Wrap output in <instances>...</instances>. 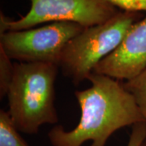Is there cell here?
<instances>
[{
	"label": "cell",
	"mask_w": 146,
	"mask_h": 146,
	"mask_svg": "<svg viewBox=\"0 0 146 146\" xmlns=\"http://www.w3.org/2000/svg\"><path fill=\"white\" fill-rule=\"evenodd\" d=\"M87 80L91 87L75 92L81 112L78 124L71 131L61 125L52 127L48 132L52 146H81L88 141H92L90 146H106L116 131L144 123L136 100L123 82L94 72Z\"/></svg>",
	"instance_id": "1"
},
{
	"label": "cell",
	"mask_w": 146,
	"mask_h": 146,
	"mask_svg": "<svg viewBox=\"0 0 146 146\" xmlns=\"http://www.w3.org/2000/svg\"><path fill=\"white\" fill-rule=\"evenodd\" d=\"M14 66L7 97V112L16 128L25 134H36L42 125L58 123L54 102L59 67L45 63H16Z\"/></svg>",
	"instance_id": "2"
},
{
	"label": "cell",
	"mask_w": 146,
	"mask_h": 146,
	"mask_svg": "<svg viewBox=\"0 0 146 146\" xmlns=\"http://www.w3.org/2000/svg\"><path fill=\"white\" fill-rule=\"evenodd\" d=\"M141 17V12L120 11L109 21L85 28L63 49L59 63L63 75L75 85L88 79L95 67L119 47Z\"/></svg>",
	"instance_id": "3"
},
{
	"label": "cell",
	"mask_w": 146,
	"mask_h": 146,
	"mask_svg": "<svg viewBox=\"0 0 146 146\" xmlns=\"http://www.w3.org/2000/svg\"><path fill=\"white\" fill-rule=\"evenodd\" d=\"M31 7L18 20H10L2 12L0 34L7 31L33 29L46 22H74L84 28L109 21L120 11L105 0H30Z\"/></svg>",
	"instance_id": "4"
},
{
	"label": "cell",
	"mask_w": 146,
	"mask_h": 146,
	"mask_svg": "<svg viewBox=\"0 0 146 146\" xmlns=\"http://www.w3.org/2000/svg\"><path fill=\"white\" fill-rule=\"evenodd\" d=\"M85 28L74 22H53L45 26L0 34V47L18 63H59L64 47Z\"/></svg>",
	"instance_id": "5"
},
{
	"label": "cell",
	"mask_w": 146,
	"mask_h": 146,
	"mask_svg": "<svg viewBox=\"0 0 146 146\" xmlns=\"http://www.w3.org/2000/svg\"><path fill=\"white\" fill-rule=\"evenodd\" d=\"M146 69V16L134 24L119 47L103 58L93 72L130 80Z\"/></svg>",
	"instance_id": "6"
},
{
	"label": "cell",
	"mask_w": 146,
	"mask_h": 146,
	"mask_svg": "<svg viewBox=\"0 0 146 146\" xmlns=\"http://www.w3.org/2000/svg\"><path fill=\"white\" fill-rule=\"evenodd\" d=\"M0 146H29L20 135L7 111L0 110Z\"/></svg>",
	"instance_id": "7"
},
{
	"label": "cell",
	"mask_w": 146,
	"mask_h": 146,
	"mask_svg": "<svg viewBox=\"0 0 146 146\" xmlns=\"http://www.w3.org/2000/svg\"><path fill=\"white\" fill-rule=\"evenodd\" d=\"M123 85L136 100L146 128V69L135 78L123 82ZM144 144L146 145V138Z\"/></svg>",
	"instance_id": "8"
},
{
	"label": "cell",
	"mask_w": 146,
	"mask_h": 146,
	"mask_svg": "<svg viewBox=\"0 0 146 146\" xmlns=\"http://www.w3.org/2000/svg\"><path fill=\"white\" fill-rule=\"evenodd\" d=\"M14 63L3 48L0 47V98L7 96L14 75Z\"/></svg>",
	"instance_id": "9"
},
{
	"label": "cell",
	"mask_w": 146,
	"mask_h": 146,
	"mask_svg": "<svg viewBox=\"0 0 146 146\" xmlns=\"http://www.w3.org/2000/svg\"><path fill=\"white\" fill-rule=\"evenodd\" d=\"M117 8L127 11H146V0H105Z\"/></svg>",
	"instance_id": "10"
},
{
	"label": "cell",
	"mask_w": 146,
	"mask_h": 146,
	"mask_svg": "<svg viewBox=\"0 0 146 146\" xmlns=\"http://www.w3.org/2000/svg\"><path fill=\"white\" fill-rule=\"evenodd\" d=\"M146 138V128L144 123L132 126L129 141L127 146H142Z\"/></svg>",
	"instance_id": "11"
},
{
	"label": "cell",
	"mask_w": 146,
	"mask_h": 146,
	"mask_svg": "<svg viewBox=\"0 0 146 146\" xmlns=\"http://www.w3.org/2000/svg\"><path fill=\"white\" fill-rule=\"evenodd\" d=\"M142 146H146V145H145V144H143V145H142Z\"/></svg>",
	"instance_id": "12"
}]
</instances>
